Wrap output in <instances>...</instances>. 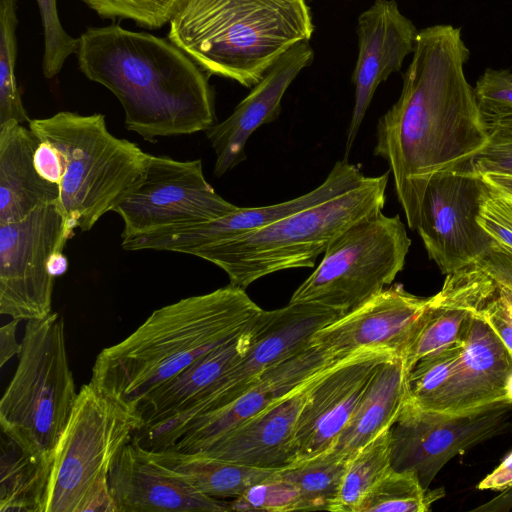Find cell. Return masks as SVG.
I'll return each instance as SVG.
<instances>
[{
	"instance_id": "obj_40",
	"label": "cell",
	"mask_w": 512,
	"mask_h": 512,
	"mask_svg": "<svg viewBox=\"0 0 512 512\" xmlns=\"http://www.w3.org/2000/svg\"><path fill=\"white\" fill-rule=\"evenodd\" d=\"M501 287L512 290V251L496 243L477 263Z\"/></svg>"
},
{
	"instance_id": "obj_4",
	"label": "cell",
	"mask_w": 512,
	"mask_h": 512,
	"mask_svg": "<svg viewBox=\"0 0 512 512\" xmlns=\"http://www.w3.org/2000/svg\"><path fill=\"white\" fill-rule=\"evenodd\" d=\"M168 38L208 75L251 88L314 31L306 0H184Z\"/></svg>"
},
{
	"instance_id": "obj_45",
	"label": "cell",
	"mask_w": 512,
	"mask_h": 512,
	"mask_svg": "<svg viewBox=\"0 0 512 512\" xmlns=\"http://www.w3.org/2000/svg\"><path fill=\"white\" fill-rule=\"evenodd\" d=\"M489 131L499 130L512 133V112L497 114L492 116H484Z\"/></svg>"
},
{
	"instance_id": "obj_13",
	"label": "cell",
	"mask_w": 512,
	"mask_h": 512,
	"mask_svg": "<svg viewBox=\"0 0 512 512\" xmlns=\"http://www.w3.org/2000/svg\"><path fill=\"white\" fill-rule=\"evenodd\" d=\"M487 186L461 166L435 174L423 195L417 231L443 274L481 261L495 244L478 222Z\"/></svg>"
},
{
	"instance_id": "obj_20",
	"label": "cell",
	"mask_w": 512,
	"mask_h": 512,
	"mask_svg": "<svg viewBox=\"0 0 512 512\" xmlns=\"http://www.w3.org/2000/svg\"><path fill=\"white\" fill-rule=\"evenodd\" d=\"M313 58L309 41L295 44L252 87L228 118L205 131L216 155L215 176L224 175L245 159L249 137L262 125L277 119L285 92Z\"/></svg>"
},
{
	"instance_id": "obj_41",
	"label": "cell",
	"mask_w": 512,
	"mask_h": 512,
	"mask_svg": "<svg viewBox=\"0 0 512 512\" xmlns=\"http://www.w3.org/2000/svg\"><path fill=\"white\" fill-rule=\"evenodd\" d=\"M34 165L42 178L59 185L63 173L62 160L58 151L50 143L39 142L34 153Z\"/></svg>"
},
{
	"instance_id": "obj_27",
	"label": "cell",
	"mask_w": 512,
	"mask_h": 512,
	"mask_svg": "<svg viewBox=\"0 0 512 512\" xmlns=\"http://www.w3.org/2000/svg\"><path fill=\"white\" fill-rule=\"evenodd\" d=\"M142 449L166 473L215 498L239 497L254 485L275 478L279 472L276 469L248 466L202 453Z\"/></svg>"
},
{
	"instance_id": "obj_35",
	"label": "cell",
	"mask_w": 512,
	"mask_h": 512,
	"mask_svg": "<svg viewBox=\"0 0 512 512\" xmlns=\"http://www.w3.org/2000/svg\"><path fill=\"white\" fill-rule=\"evenodd\" d=\"M44 31L42 71L47 79L55 77L67 58L76 54L79 39L70 36L62 27L57 0H36Z\"/></svg>"
},
{
	"instance_id": "obj_14",
	"label": "cell",
	"mask_w": 512,
	"mask_h": 512,
	"mask_svg": "<svg viewBox=\"0 0 512 512\" xmlns=\"http://www.w3.org/2000/svg\"><path fill=\"white\" fill-rule=\"evenodd\" d=\"M343 312L313 303H291L261 310L253 322L252 339L243 358L223 377L218 389L188 414L164 422L174 435L194 418L234 401L261 373L308 346L315 332L338 319Z\"/></svg>"
},
{
	"instance_id": "obj_24",
	"label": "cell",
	"mask_w": 512,
	"mask_h": 512,
	"mask_svg": "<svg viewBox=\"0 0 512 512\" xmlns=\"http://www.w3.org/2000/svg\"><path fill=\"white\" fill-rule=\"evenodd\" d=\"M254 319L233 339L202 356L153 391L137 409L143 422L141 428L184 416L208 399L248 350Z\"/></svg>"
},
{
	"instance_id": "obj_44",
	"label": "cell",
	"mask_w": 512,
	"mask_h": 512,
	"mask_svg": "<svg viewBox=\"0 0 512 512\" xmlns=\"http://www.w3.org/2000/svg\"><path fill=\"white\" fill-rule=\"evenodd\" d=\"M480 177L489 189L512 201L511 175L486 173L480 175Z\"/></svg>"
},
{
	"instance_id": "obj_30",
	"label": "cell",
	"mask_w": 512,
	"mask_h": 512,
	"mask_svg": "<svg viewBox=\"0 0 512 512\" xmlns=\"http://www.w3.org/2000/svg\"><path fill=\"white\" fill-rule=\"evenodd\" d=\"M391 468L389 428L349 460L333 511L357 512L364 498Z\"/></svg>"
},
{
	"instance_id": "obj_31",
	"label": "cell",
	"mask_w": 512,
	"mask_h": 512,
	"mask_svg": "<svg viewBox=\"0 0 512 512\" xmlns=\"http://www.w3.org/2000/svg\"><path fill=\"white\" fill-rule=\"evenodd\" d=\"M443 496V489H425L414 471L391 468L364 498L357 512H426Z\"/></svg>"
},
{
	"instance_id": "obj_17",
	"label": "cell",
	"mask_w": 512,
	"mask_h": 512,
	"mask_svg": "<svg viewBox=\"0 0 512 512\" xmlns=\"http://www.w3.org/2000/svg\"><path fill=\"white\" fill-rule=\"evenodd\" d=\"M360 169L347 160L336 162L318 187L278 204L261 207H238L217 219L195 225L123 239L126 251H169L192 255L196 250L227 242L269 225L306 207L343 194L363 182Z\"/></svg>"
},
{
	"instance_id": "obj_10",
	"label": "cell",
	"mask_w": 512,
	"mask_h": 512,
	"mask_svg": "<svg viewBox=\"0 0 512 512\" xmlns=\"http://www.w3.org/2000/svg\"><path fill=\"white\" fill-rule=\"evenodd\" d=\"M74 227L59 200L37 206L25 218L0 224V313L17 320L51 314L55 277L51 257L64 251Z\"/></svg>"
},
{
	"instance_id": "obj_38",
	"label": "cell",
	"mask_w": 512,
	"mask_h": 512,
	"mask_svg": "<svg viewBox=\"0 0 512 512\" xmlns=\"http://www.w3.org/2000/svg\"><path fill=\"white\" fill-rule=\"evenodd\" d=\"M488 144L460 166L477 174L497 173L512 176V133L490 131Z\"/></svg>"
},
{
	"instance_id": "obj_16",
	"label": "cell",
	"mask_w": 512,
	"mask_h": 512,
	"mask_svg": "<svg viewBox=\"0 0 512 512\" xmlns=\"http://www.w3.org/2000/svg\"><path fill=\"white\" fill-rule=\"evenodd\" d=\"M342 359L310 343L261 373L228 405L191 420L157 450L199 452L217 437L285 398Z\"/></svg>"
},
{
	"instance_id": "obj_34",
	"label": "cell",
	"mask_w": 512,
	"mask_h": 512,
	"mask_svg": "<svg viewBox=\"0 0 512 512\" xmlns=\"http://www.w3.org/2000/svg\"><path fill=\"white\" fill-rule=\"evenodd\" d=\"M103 19H129L147 29L171 21L184 0H80Z\"/></svg>"
},
{
	"instance_id": "obj_29",
	"label": "cell",
	"mask_w": 512,
	"mask_h": 512,
	"mask_svg": "<svg viewBox=\"0 0 512 512\" xmlns=\"http://www.w3.org/2000/svg\"><path fill=\"white\" fill-rule=\"evenodd\" d=\"M348 462L330 449L279 470V477L297 487L301 510L333 511Z\"/></svg>"
},
{
	"instance_id": "obj_42",
	"label": "cell",
	"mask_w": 512,
	"mask_h": 512,
	"mask_svg": "<svg viewBox=\"0 0 512 512\" xmlns=\"http://www.w3.org/2000/svg\"><path fill=\"white\" fill-rule=\"evenodd\" d=\"M477 487L480 490L493 491L512 488V452Z\"/></svg>"
},
{
	"instance_id": "obj_8",
	"label": "cell",
	"mask_w": 512,
	"mask_h": 512,
	"mask_svg": "<svg viewBox=\"0 0 512 512\" xmlns=\"http://www.w3.org/2000/svg\"><path fill=\"white\" fill-rule=\"evenodd\" d=\"M142 426L137 412L83 385L54 452L45 512H116L110 470Z\"/></svg>"
},
{
	"instance_id": "obj_21",
	"label": "cell",
	"mask_w": 512,
	"mask_h": 512,
	"mask_svg": "<svg viewBox=\"0 0 512 512\" xmlns=\"http://www.w3.org/2000/svg\"><path fill=\"white\" fill-rule=\"evenodd\" d=\"M116 512H226L229 502L205 495L166 473L132 439L109 474Z\"/></svg>"
},
{
	"instance_id": "obj_28",
	"label": "cell",
	"mask_w": 512,
	"mask_h": 512,
	"mask_svg": "<svg viewBox=\"0 0 512 512\" xmlns=\"http://www.w3.org/2000/svg\"><path fill=\"white\" fill-rule=\"evenodd\" d=\"M52 463L26 453L2 433L0 511L45 512Z\"/></svg>"
},
{
	"instance_id": "obj_22",
	"label": "cell",
	"mask_w": 512,
	"mask_h": 512,
	"mask_svg": "<svg viewBox=\"0 0 512 512\" xmlns=\"http://www.w3.org/2000/svg\"><path fill=\"white\" fill-rule=\"evenodd\" d=\"M512 355L481 316H470L459 361L427 410L459 413L502 401Z\"/></svg>"
},
{
	"instance_id": "obj_39",
	"label": "cell",
	"mask_w": 512,
	"mask_h": 512,
	"mask_svg": "<svg viewBox=\"0 0 512 512\" xmlns=\"http://www.w3.org/2000/svg\"><path fill=\"white\" fill-rule=\"evenodd\" d=\"M477 314L492 328L512 355V305L500 286L496 296Z\"/></svg>"
},
{
	"instance_id": "obj_2",
	"label": "cell",
	"mask_w": 512,
	"mask_h": 512,
	"mask_svg": "<svg viewBox=\"0 0 512 512\" xmlns=\"http://www.w3.org/2000/svg\"><path fill=\"white\" fill-rule=\"evenodd\" d=\"M78 39L79 69L120 101L127 130L155 143L216 124L208 74L170 40L115 24Z\"/></svg>"
},
{
	"instance_id": "obj_43",
	"label": "cell",
	"mask_w": 512,
	"mask_h": 512,
	"mask_svg": "<svg viewBox=\"0 0 512 512\" xmlns=\"http://www.w3.org/2000/svg\"><path fill=\"white\" fill-rule=\"evenodd\" d=\"M19 322L20 320L12 319L0 328V367L21 351V342L18 343L16 339Z\"/></svg>"
},
{
	"instance_id": "obj_36",
	"label": "cell",
	"mask_w": 512,
	"mask_h": 512,
	"mask_svg": "<svg viewBox=\"0 0 512 512\" xmlns=\"http://www.w3.org/2000/svg\"><path fill=\"white\" fill-rule=\"evenodd\" d=\"M234 511L287 512L301 510V497L297 487L277 476L248 489L229 502Z\"/></svg>"
},
{
	"instance_id": "obj_7",
	"label": "cell",
	"mask_w": 512,
	"mask_h": 512,
	"mask_svg": "<svg viewBox=\"0 0 512 512\" xmlns=\"http://www.w3.org/2000/svg\"><path fill=\"white\" fill-rule=\"evenodd\" d=\"M78 393L58 313L26 323L16 370L0 400L1 433L26 453L52 460Z\"/></svg>"
},
{
	"instance_id": "obj_1",
	"label": "cell",
	"mask_w": 512,
	"mask_h": 512,
	"mask_svg": "<svg viewBox=\"0 0 512 512\" xmlns=\"http://www.w3.org/2000/svg\"><path fill=\"white\" fill-rule=\"evenodd\" d=\"M469 57L461 28L436 24L419 30L400 96L377 124L374 155L388 162L412 230L431 178L467 162L490 140L465 75Z\"/></svg>"
},
{
	"instance_id": "obj_9",
	"label": "cell",
	"mask_w": 512,
	"mask_h": 512,
	"mask_svg": "<svg viewBox=\"0 0 512 512\" xmlns=\"http://www.w3.org/2000/svg\"><path fill=\"white\" fill-rule=\"evenodd\" d=\"M410 246L398 214L390 217L382 210L374 211L332 240L320 264L289 302L350 312L395 280Z\"/></svg>"
},
{
	"instance_id": "obj_6",
	"label": "cell",
	"mask_w": 512,
	"mask_h": 512,
	"mask_svg": "<svg viewBox=\"0 0 512 512\" xmlns=\"http://www.w3.org/2000/svg\"><path fill=\"white\" fill-rule=\"evenodd\" d=\"M40 141L59 153V204L74 228L89 231L143 179L149 154L109 132L105 116L61 111L30 120Z\"/></svg>"
},
{
	"instance_id": "obj_18",
	"label": "cell",
	"mask_w": 512,
	"mask_h": 512,
	"mask_svg": "<svg viewBox=\"0 0 512 512\" xmlns=\"http://www.w3.org/2000/svg\"><path fill=\"white\" fill-rule=\"evenodd\" d=\"M418 31L395 0H375L358 16V55L351 78L354 106L347 128L345 160L376 89L401 70L405 58L414 51Z\"/></svg>"
},
{
	"instance_id": "obj_33",
	"label": "cell",
	"mask_w": 512,
	"mask_h": 512,
	"mask_svg": "<svg viewBox=\"0 0 512 512\" xmlns=\"http://www.w3.org/2000/svg\"><path fill=\"white\" fill-rule=\"evenodd\" d=\"M465 335V334H464ZM462 342L421 358L408 375V400L424 407L445 385L453 373L462 349Z\"/></svg>"
},
{
	"instance_id": "obj_32",
	"label": "cell",
	"mask_w": 512,
	"mask_h": 512,
	"mask_svg": "<svg viewBox=\"0 0 512 512\" xmlns=\"http://www.w3.org/2000/svg\"><path fill=\"white\" fill-rule=\"evenodd\" d=\"M17 0H0V125L15 120L29 124L16 80Z\"/></svg>"
},
{
	"instance_id": "obj_25",
	"label": "cell",
	"mask_w": 512,
	"mask_h": 512,
	"mask_svg": "<svg viewBox=\"0 0 512 512\" xmlns=\"http://www.w3.org/2000/svg\"><path fill=\"white\" fill-rule=\"evenodd\" d=\"M39 142L29 127L15 120L0 125V224L19 221L37 206L59 200V185L35 168Z\"/></svg>"
},
{
	"instance_id": "obj_15",
	"label": "cell",
	"mask_w": 512,
	"mask_h": 512,
	"mask_svg": "<svg viewBox=\"0 0 512 512\" xmlns=\"http://www.w3.org/2000/svg\"><path fill=\"white\" fill-rule=\"evenodd\" d=\"M394 355L398 354L386 349L361 350L314 380L297 420L294 464L335 445L376 371Z\"/></svg>"
},
{
	"instance_id": "obj_5",
	"label": "cell",
	"mask_w": 512,
	"mask_h": 512,
	"mask_svg": "<svg viewBox=\"0 0 512 512\" xmlns=\"http://www.w3.org/2000/svg\"><path fill=\"white\" fill-rule=\"evenodd\" d=\"M389 171L365 177L353 189L306 207L236 239L203 247L192 255L213 263L230 285L246 289L269 274L312 268L319 255L351 224L382 210Z\"/></svg>"
},
{
	"instance_id": "obj_11",
	"label": "cell",
	"mask_w": 512,
	"mask_h": 512,
	"mask_svg": "<svg viewBox=\"0 0 512 512\" xmlns=\"http://www.w3.org/2000/svg\"><path fill=\"white\" fill-rule=\"evenodd\" d=\"M206 180L200 159L149 154L141 182L114 208L121 239L208 222L236 210Z\"/></svg>"
},
{
	"instance_id": "obj_37",
	"label": "cell",
	"mask_w": 512,
	"mask_h": 512,
	"mask_svg": "<svg viewBox=\"0 0 512 512\" xmlns=\"http://www.w3.org/2000/svg\"><path fill=\"white\" fill-rule=\"evenodd\" d=\"M474 92L483 116L512 112V71L485 69Z\"/></svg>"
},
{
	"instance_id": "obj_48",
	"label": "cell",
	"mask_w": 512,
	"mask_h": 512,
	"mask_svg": "<svg viewBox=\"0 0 512 512\" xmlns=\"http://www.w3.org/2000/svg\"><path fill=\"white\" fill-rule=\"evenodd\" d=\"M501 288L504 290L508 300L510 301V303L512 305V290H509V289H506V288H503V287H501Z\"/></svg>"
},
{
	"instance_id": "obj_12",
	"label": "cell",
	"mask_w": 512,
	"mask_h": 512,
	"mask_svg": "<svg viewBox=\"0 0 512 512\" xmlns=\"http://www.w3.org/2000/svg\"><path fill=\"white\" fill-rule=\"evenodd\" d=\"M511 412L512 405L504 401L446 413L423 409L407 398L391 428V467L414 471L429 489L448 461L502 433Z\"/></svg>"
},
{
	"instance_id": "obj_19",
	"label": "cell",
	"mask_w": 512,
	"mask_h": 512,
	"mask_svg": "<svg viewBox=\"0 0 512 512\" xmlns=\"http://www.w3.org/2000/svg\"><path fill=\"white\" fill-rule=\"evenodd\" d=\"M428 301L393 285L320 328L310 342L340 358L365 349L402 357Z\"/></svg>"
},
{
	"instance_id": "obj_23",
	"label": "cell",
	"mask_w": 512,
	"mask_h": 512,
	"mask_svg": "<svg viewBox=\"0 0 512 512\" xmlns=\"http://www.w3.org/2000/svg\"><path fill=\"white\" fill-rule=\"evenodd\" d=\"M316 378L196 453L265 469L281 470L293 465L298 416Z\"/></svg>"
},
{
	"instance_id": "obj_3",
	"label": "cell",
	"mask_w": 512,
	"mask_h": 512,
	"mask_svg": "<svg viewBox=\"0 0 512 512\" xmlns=\"http://www.w3.org/2000/svg\"><path fill=\"white\" fill-rule=\"evenodd\" d=\"M261 310L230 284L163 306L98 354L90 383L137 412L153 391L233 339Z\"/></svg>"
},
{
	"instance_id": "obj_26",
	"label": "cell",
	"mask_w": 512,
	"mask_h": 512,
	"mask_svg": "<svg viewBox=\"0 0 512 512\" xmlns=\"http://www.w3.org/2000/svg\"><path fill=\"white\" fill-rule=\"evenodd\" d=\"M408 375L400 355L386 360L331 450L350 460L383 431L392 428L408 398Z\"/></svg>"
},
{
	"instance_id": "obj_47",
	"label": "cell",
	"mask_w": 512,
	"mask_h": 512,
	"mask_svg": "<svg viewBox=\"0 0 512 512\" xmlns=\"http://www.w3.org/2000/svg\"><path fill=\"white\" fill-rule=\"evenodd\" d=\"M502 401L512 405V371L507 376L504 385Z\"/></svg>"
},
{
	"instance_id": "obj_46",
	"label": "cell",
	"mask_w": 512,
	"mask_h": 512,
	"mask_svg": "<svg viewBox=\"0 0 512 512\" xmlns=\"http://www.w3.org/2000/svg\"><path fill=\"white\" fill-rule=\"evenodd\" d=\"M49 271L56 278L67 271L68 260L63 251L55 253L49 261Z\"/></svg>"
}]
</instances>
